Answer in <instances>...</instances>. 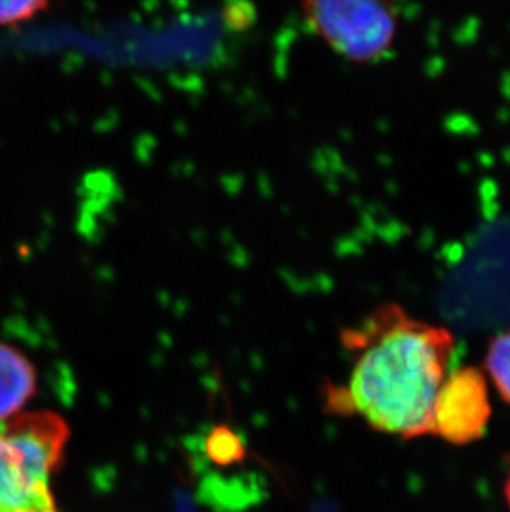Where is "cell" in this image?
<instances>
[{"label":"cell","mask_w":510,"mask_h":512,"mask_svg":"<svg viewBox=\"0 0 510 512\" xmlns=\"http://www.w3.org/2000/svg\"><path fill=\"white\" fill-rule=\"evenodd\" d=\"M50 0H0V29L27 24L49 9Z\"/></svg>","instance_id":"cell-7"},{"label":"cell","mask_w":510,"mask_h":512,"mask_svg":"<svg viewBox=\"0 0 510 512\" xmlns=\"http://www.w3.org/2000/svg\"><path fill=\"white\" fill-rule=\"evenodd\" d=\"M482 372L499 397L510 405V329L496 335L487 345Z\"/></svg>","instance_id":"cell-6"},{"label":"cell","mask_w":510,"mask_h":512,"mask_svg":"<svg viewBox=\"0 0 510 512\" xmlns=\"http://www.w3.org/2000/svg\"><path fill=\"white\" fill-rule=\"evenodd\" d=\"M68 436L67 421L53 411L0 421V512H58L50 478Z\"/></svg>","instance_id":"cell-2"},{"label":"cell","mask_w":510,"mask_h":512,"mask_svg":"<svg viewBox=\"0 0 510 512\" xmlns=\"http://www.w3.org/2000/svg\"><path fill=\"white\" fill-rule=\"evenodd\" d=\"M504 498H506L507 509L510 512V471L507 474L506 486H504Z\"/></svg>","instance_id":"cell-8"},{"label":"cell","mask_w":510,"mask_h":512,"mask_svg":"<svg viewBox=\"0 0 510 512\" xmlns=\"http://www.w3.org/2000/svg\"><path fill=\"white\" fill-rule=\"evenodd\" d=\"M491 385L482 368H453L441 383L433 411L429 436L449 445L466 446L486 435L492 418Z\"/></svg>","instance_id":"cell-4"},{"label":"cell","mask_w":510,"mask_h":512,"mask_svg":"<svg viewBox=\"0 0 510 512\" xmlns=\"http://www.w3.org/2000/svg\"><path fill=\"white\" fill-rule=\"evenodd\" d=\"M308 27L350 62L380 60L395 44L398 19L390 0H302Z\"/></svg>","instance_id":"cell-3"},{"label":"cell","mask_w":510,"mask_h":512,"mask_svg":"<svg viewBox=\"0 0 510 512\" xmlns=\"http://www.w3.org/2000/svg\"><path fill=\"white\" fill-rule=\"evenodd\" d=\"M37 370L19 348L0 343V421L19 415L37 393Z\"/></svg>","instance_id":"cell-5"},{"label":"cell","mask_w":510,"mask_h":512,"mask_svg":"<svg viewBox=\"0 0 510 512\" xmlns=\"http://www.w3.org/2000/svg\"><path fill=\"white\" fill-rule=\"evenodd\" d=\"M342 343L353 353L352 372L347 385L330 387L328 408L403 440L429 436L434 398L453 370V332L383 304L345 330Z\"/></svg>","instance_id":"cell-1"}]
</instances>
